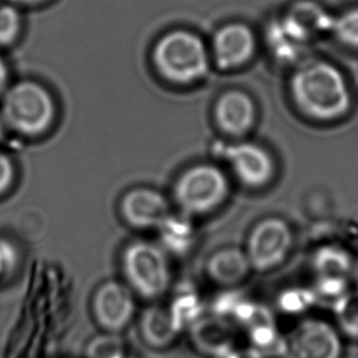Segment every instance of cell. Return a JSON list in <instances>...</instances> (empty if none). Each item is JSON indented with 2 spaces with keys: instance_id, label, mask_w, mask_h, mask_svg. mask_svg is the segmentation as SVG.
<instances>
[{
  "instance_id": "cell-1",
  "label": "cell",
  "mask_w": 358,
  "mask_h": 358,
  "mask_svg": "<svg viewBox=\"0 0 358 358\" xmlns=\"http://www.w3.org/2000/svg\"><path fill=\"white\" fill-rule=\"evenodd\" d=\"M292 92L299 107L318 120H335L350 108L351 95L343 74L334 65L313 62L297 70Z\"/></svg>"
},
{
  "instance_id": "cell-2",
  "label": "cell",
  "mask_w": 358,
  "mask_h": 358,
  "mask_svg": "<svg viewBox=\"0 0 358 358\" xmlns=\"http://www.w3.org/2000/svg\"><path fill=\"white\" fill-rule=\"evenodd\" d=\"M120 268L125 284L135 296L146 301H159L173 284L169 254L159 243L148 239H133L120 254Z\"/></svg>"
},
{
  "instance_id": "cell-3",
  "label": "cell",
  "mask_w": 358,
  "mask_h": 358,
  "mask_svg": "<svg viewBox=\"0 0 358 358\" xmlns=\"http://www.w3.org/2000/svg\"><path fill=\"white\" fill-rule=\"evenodd\" d=\"M57 106L43 85L32 80L19 81L6 90L1 102V118L14 131L38 136L55 123Z\"/></svg>"
},
{
  "instance_id": "cell-4",
  "label": "cell",
  "mask_w": 358,
  "mask_h": 358,
  "mask_svg": "<svg viewBox=\"0 0 358 358\" xmlns=\"http://www.w3.org/2000/svg\"><path fill=\"white\" fill-rule=\"evenodd\" d=\"M152 60L159 74L174 84H192L209 70L204 43L188 31L176 30L162 36L155 45Z\"/></svg>"
},
{
  "instance_id": "cell-5",
  "label": "cell",
  "mask_w": 358,
  "mask_h": 358,
  "mask_svg": "<svg viewBox=\"0 0 358 358\" xmlns=\"http://www.w3.org/2000/svg\"><path fill=\"white\" fill-rule=\"evenodd\" d=\"M345 338L333 320L304 315L282 334L276 358H343Z\"/></svg>"
},
{
  "instance_id": "cell-6",
  "label": "cell",
  "mask_w": 358,
  "mask_h": 358,
  "mask_svg": "<svg viewBox=\"0 0 358 358\" xmlns=\"http://www.w3.org/2000/svg\"><path fill=\"white\" fill-rule=\"evenodd\" d=\"M294 243L292 226L282 217L268 216L250 229L243 248L254 273L268 274L287 263Z\"/></svg>"
},
{
  "instance_id": "cell-7",
  "label": "cell",
  "mask_w": 358,
  "mask_h": 358,
  "mask_svg": "<svg viewBox=\"0 0 358 358\" xmlns=\"http://www.w3.org/2000/svg\"><path fill=\"white\" fill-rule=\"evenodd\" d=\"M229 195L224 174L210 164L185 171L174 185V200L180 213L190 217L206 216L224 204Z\"/></svg>"
},
{
  "instance_id": "cell-8",
  "label": "cell",
  "mask_w": 358,
  "mask_h": 358,
  "mask_svg": "<svg viewBox=\"0 0 358 358\" xmlns=\"http://www.w3.org/2000/svg\"><path fill=\"white\" fill-rule=\"evenodd\" d=\"M135 297L124 281H103L97 286L91 299V313L96 324L107 333L124 331L136 314Z\"/></svg>"
},
{
  "instance_id": "cell-9",
  "label": "cell",
  "mask_w": 358,
  "mask_h": 358,
  "mask_svg": "<svg viewBox=\"0 0 358 358\" xmlns=\"http://www.w3.org/2000/svg\"><path fill=\"white\" fill-rule=\"evenodd\" d=\"M120 217L130 229H159L171 214L169 200L157 190L138 187L127 192L120 203Z\"/></svg>"
},
{
  "instance_id": "cell-10",
  "label": "cell",
  "mask_w": 358,
  "mask_h": 358,
  "mask_svg": "<svg viewBox=\"0 0 358 358\" xmlns=\"http://www.w3.org/2000/svg\"><path fill=\"white\" fill-rule=\"evenodd\" d=\"M253 273L243 247L224 245L210 254L205 262L206 278L221 289H238Z\"/></svg>"
},
{
  "instance_id": "cell-11",
  "label": "cell",
  "mask_w": 358,
  "mask_h": 358,
  "mask_svg": "<svg viewBox=\"0 0 358 358\" xmlns=\"http://www.w3.org/2000/svg\"><path fill=\"white\" fill-rule=\"evenodd\" d=\"M232 322L215 314H205L190 327V341L198 352L209 357L221 358L237 346Z\"/></svg>"
},
{
  "instance_id": "cell-12",
  "label": "cell",
  "mask_w": 358,
  "mask_h": 358,
  "mask_svg": "<svg viewBox=\"0 0 358 358\" xmlns=\"http://www.w3.org/2000/svg\"><path fill=\"white\" fill-rule=\"evenodd\" d=\"M229 159L239 180L249 188H262L273 178L271 157L258 145H238L231 149Z\"/></svg>"
},
{
  "instance_id": "cell-13",
  "label": "cell",
  "mask_w": 358,
  "mask_h": 358,
  "mask_svg": "<svg viewBox=\"0 0 358 358\" xmlns=\"http://www.w3.org/2000/svg\"><path fill=\"white\" fill-rule=\"evenodd\" d=\"M254 50L255 38L247 26H224L215 36V58L222 69H234L247 63Z\"/></svg>"
},
{
  "instance_id": "cell-14",
  "label": "cell",
  "mask_w": 358,
  "mask_h": 358,
  "mask_svg": "<svg viewBox=\"0 0 358 358\" xmlns=\"http://www.w3.org/2000/svg\"><path fill=\"white\" fill-rule=\"evenodd\" d=\"M182 333L183 330L179 328L169 304H152L140 315V338L149 348H169L178 340Z\"/></svg>"
},
{
  "instance_id": "cell-15",
  "label": "cell",
  "mask_w": 358,
  "mask_h": 358,
  "mask_svg": "<svg viewBox=\"0 0 358 358\" xmlns=\"http://www.w3.org/2000/svg\"><path fill=\"white\" fill-rule=\"evenodd\" d=\"M253 101L243 92L232 91L222 96L216 106V118L221 128L229 134L242 135L254 123Z\"/></svg>"
},
{
  "instance_id": "cell-16",
  "label": "cell",
  "mask_w": 358,
  "mask_h": 358,
  "mask_svg": "<svg viewBox=\"0 0 358 358\" xmlns=\"http://www.w3.org/2000/svg\"><path fill=\"white\" fill-rule=\"evenodd\" d=\"M355 257L340 244H323L310 257L314 278H348L352 280Z\"/></svg>"
},
{
  "instance_id": "cell-17",
  "label": "cell",
  "mask_w": 358,
  "mask_h": 358,
  "mask_svg": "<svg viewBox=\"0 0 358 358\" xmlns=\"http://www.w3.org/2000/svg\"><path fill=\"white\" fill-rule=\"evenodd\" d=\"M193 217L180 213L179 215L169 214L164 224L157 229L159 234V243L166 249L169 255L183 257L194 248L196 242V229Z\"/></svg>"
},
{
  "instance_id": "cell-18",
  "label": "cell",
  "mask_w": 358,
  "mask_h": 358,
  "mask_svg": "<svg viewBox=\"0 0 358 358\" xmlns=\"http://www.w3.org/2000/svg\"><path fill=\"white\" fill-rule=\"evenodd\" d=\"M333 322L345 340L358 343V287L334 302Z\"/></svg>"
},
{
  "instance_id": "cell-19",
  "label": "cell",
  "mask_w": 358,
  "mask_h": 358,
  "mask_svg": "<svg viewBox=\"0 0 358 358\" xmlns=\"http://www.w3.org/2000/svg\"><path fill=\"white\" fill-rule=\"evenodd\" d=\"M169 307L183 333L206 314L204 301L193 289H180L172 297Z\"/></svg>"
},
{
  "instance_id": "cell-20",
  "label": "cell",
  "mask_w": 358,
  "mask_h": 358,
  "mask_svg": "<svg viewBox=\"0 0 358 358\" xmlns=\"http://www.w3.org/2000/svg\"><path fill=\"white\" fill-rule=\"evenodd\" d=\"M318 296L313 287H289L281 292L278 307L286 315H297L302 318L309 313L318 302Z\"/></svg>"
},
{
  "instance_id": "cell-21",
  "label": "cell",
  "mask_w": 358,
  "mask_h": 358,
  "mask_svg": "<svg viewBox=\"0 0 358 358\" xmlns=\"http://www.w3.org/2000/svg\"><path fill=\"white\" fill-rule=\"evenodd\" d=\"M85 358H129V350L120 334L103 331L87 343Z\"/></svg>"
},
{
  "instance_id": "cell-22",
  "label": "cell",
  "mask_w": 358,
  "mask_h": 358,
  "mask_svg": "<svg viewBox=\"0 0 358 358\" xmlns=\"http://www.w3.org/2000/svg\"><path fill=\"white\" fill-rule=\"evenodd\" d=\"M20 31V11L9 4L0 6V45H9L15 42Z\"/></svg>"
},
{
  "instance_id": "cell-23",
  "label": "cell",
  "mask_w": 358,
  "mask_h": 358,
  "mask_svg": "<svg viewBox=\"0 0 358 358\" xmlns=\"http://www.w3.org/2000/svg\"><path fill=\"white\" fill-rule=\"evenodd\" d=\"M335 32L346 45L358 47V9L341 16L335 24Z\"/></svg>"
},
{
  "instance_id": "cell-24",
  "label": "cell",
  "mask_w": 358,
  "mask_h": 358,
  "mask_svg": "<svg viewBox=\"0 0 358 358\" xmlns=\"http://www.w3.org/2000/svg\"><path fill=\"white\" fill-rule=\"evenodd\" d=\"M16 265V252L13 244L0 239V279H6Z\"/></svg>"
},
{
  "instance_id": "cell-25",
  "label": "cell",
  "mask_w": 358,
  "mask_h": 358,
  "mask_svg": "<svg viewBox=\"0 0 358 358\" xmlns=\"http://www.w3.org/2000/svg\"><path fill=\"white\" fill-rule=\"evenodd\" d=\"M15 180V167L10 157L0 152V196L10 189Z\"/></svg>"
},
{
  "instance_id": "cell-26",
  "label": "cell",
  "mask_w": 358,
  "mask_h": 358,
  "mask_svg": "<svg viewBox=\"0 0 358 358\" xmlns=\"http://www.w3.org/2000/svg\"><path fill=\"white\" fill-rule=\"evenodd\" d=\"M221 358H268V356L250 345H245V346L237 345Z\"/></svg>"
},
{
  "instance_id": "cell-27",
  "label": "cell",
  "mask_w": 358,
  "mask_h": 358,
  "mask_svg": "<svg viewBox=\"0 0 358 358\" xmlns=\"http://www.w3.org/2000/svg\"><path fill=\"white\" fill-rule=\"evenodd\" d=\"M8 80H9V70L4 59L0 57V95L6 92Z\"/></svg>"
},
{
  "instance_id": "cell-28",
  "label": "cell",
  "mask_w": 358,
  "mask_h": 358,
  "mask_svg": "<svg viewBox=\"0 0 358 358\" xmlns=\"http://www.w3.org/2000/svg\"><path fill=\"white\" fill-rule=\"evenodd\" d=\"M14 3H17V4H27V6H32V4H40V3H43V1H47V0H13Z\"/></svg>"
},
{
  "instance_id": "cell-29",
  "label": "cell",
  "mask_w": 358,
  "mask_h": 358,
  "mask_svg": "<svg viewBox=\"0 0 358 358\" xmlns=\"http://www.w3.org/2000/svg\"><path fill=\"white\" fill-rule=\"evenodd\" d=\"M352 280L358 286V257L355 259V265H353Z\"/></svg>"
},
{
  "instance_id": "cell-30",
  "label": "cell",
  "mask_w": 358,
  "mask_h": 358,
  "mask_svg": "<svg viewBox=\"0 0 358 358\" xmlns=\"http://www.w3.org/2000/svg\"><path fill=\"white\" fill-rule=\"evenodd\" d=\"M6 122L3 120V118H1V115H0V141L3 140V138H4V133H6Z\"/></svg>"
}]
</instances>
